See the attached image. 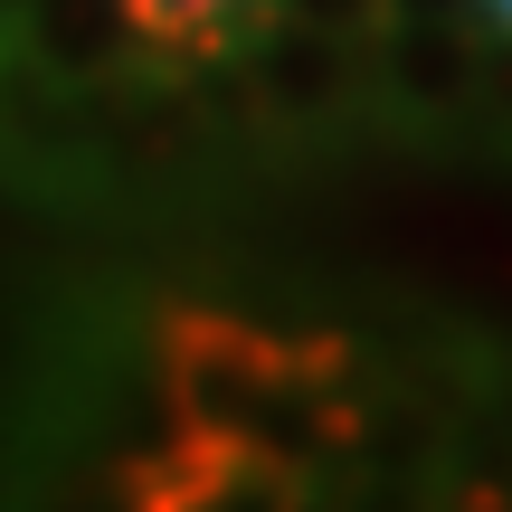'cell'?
<instances>
[{"instance_id":"3","label":"cell","mask_w":512,"mask_h":512,"mask_svg":"<svg viewBox=\"0 0 512 512\" xmlns=\"http://www.w3.org/2000/svg\"><path fill=\"white\" fill-rule=\"evenodd\" d=\"M124 484H133V512H313L323 475L266 456V446H228V437H200V427H171L162 446L124 456Z\"/></svg>"},{"instance_id":"2","label":"cell","mask_w":512,"mask_h":512,"mask_svg":"<svg viewBox=\"0 0 512 512\" xmlns=\"http://www.w3.org/2000/svg\"><path fill=\"white\" fill-rule=\"evenodd\" d=\"M228 95L256 133H285V143H323V133L361 124L380 105V57L370 38H342V29H313V19H285L266 10L247 29L238 57H219Z\"/></svg>"},{"instance_id":"4","label":"cell","mask_w":512,"mask_h":512,"mask_svg":"<svg viewBox=\"0 0 512 512\" xmlns=\"http://www.w3.org/2000/svg\"><path fill=\"white\" fill-rule=\"evenodd\" d=\"M10 10V57L48 86H124V76H190L171 67L143 0H0Z\"/></svg>"},{"instance_id":"8","label":"cell","mask_w":512,"mask_h":512,"mask_svg":"<svg viewBox=\"0 0 512 512\" xmlns=\"http://www.w3.org/2000/svg\"><path fill=\"white\" fill-rule=\"evenodd\" d=\"M0 67H10V10H0Z\"/></svg>"},{"instance_id":"1","label":"cell","mask_w":512,"mask_h":512,"mask_svg":"<svg viewBox=\"0 0 512 512\" xmlns=\"http://www.w3.org/2000/svg\"><path fill=\"white\" fill-rule=\"evenodd\" d=\"M152 380L171 418L332 475L370 446V380L342 332L256 323L228 304H152Z\"/></svg>"},{"instance_id":"7","label":"cell","mask_w":512,"mask_h":512,"mask_svg":"<svg viewBox=\"0 0 512 512\" xmlns=\"http://www.w3.org/2000/svg\"><path fill=\"white\" fill-rule=\"evenodd\" d=\"M484 29H494V38H512V0H484Z\"/></svg>"},{"instance_id":"6","label":"cell","mask_w":512,"mask_h":512,"mask_svg":"<svg viewBox=\"0 0 512 512\" xmlns=\"http://www.w3.org/2000/svg\"><path fill=\"white\" fill-rule=\"evenodd\" d=\"M285 19H313V29H342V38H380L389 29V0H266Z\"/></svg>"},{"instance_id":"5","label":"cell","mask_w":512,"mask_h":512,"mask_svg":"<svg viewBox=\"0 0 512 512\" xmlns=\"http://www.w3.org/2000/svg\"><path fill=\"white\" fill-rule=\"evenodd\" d=\"M370 57H380V114H399L408 133H456L484 95L475 19H389Z\"/></svg>"}]
</instances>
